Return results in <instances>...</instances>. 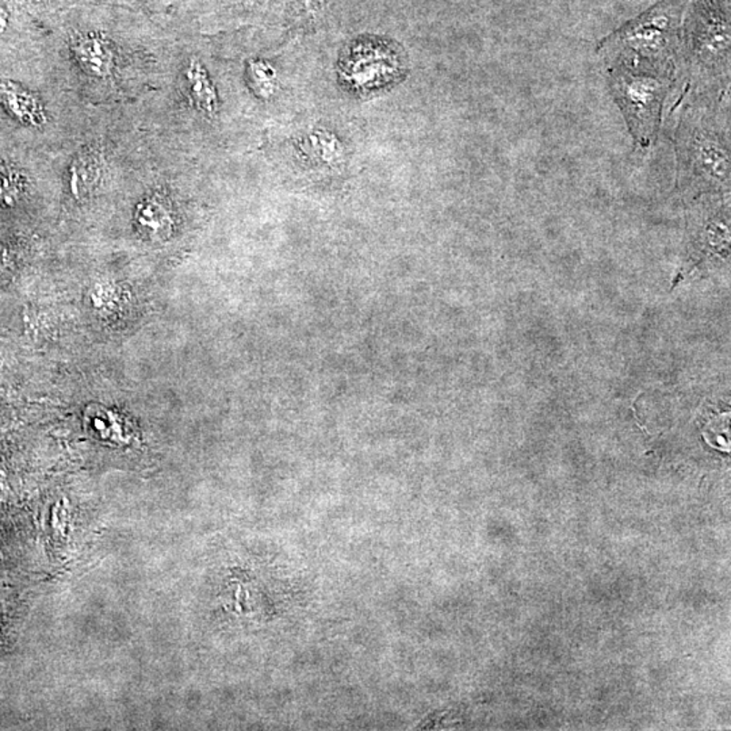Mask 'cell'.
I'll use <instances>...</instances> for the list:
<instances>
[{"mask_svg":"<svg viewBox=\"0 0 731 731\" xmlns=\"http://www.w3.org/2000/svg\"><path fill=\"white\" fill-rule=\"evenodd\" d=\"M673 148L676 181L691 194L726 193L730 188V95H681Z\"/></svg>","mask_w":731,"mask_h":731,"instance_id":"6da1fadb","label":"cell"},{"mask_svg":"<svg viewBox=\"0 0 731 731\" xmlns=\"http://www.w3.org/2000/svg\"><path fill=\"white\" fill-rule=\"evenodd\" d=\"M689 0H660L597 44L606 68L677 80L681 27Z\"/></svg>","mask_w":731,"mask_h":731,"instance_id":"7a4b0ae2","label":"cell"},{"mask_svg":"<svg viewBox=\"0 0 731 731\" xmlns=\"http://www.w3.org/2000/svg\"><path fill=\"white\" fill-rule=\"evenodd\" d=\"M730 0H689L681 27V95H730Z\"/></svg>","mask_w":731,"mask_h":731,"instance_id":"3957f363","label":"cell"},{"mask_svg":"<svg viewBox=\"0 0 731 731\" xmlns=\"http://www.w3.org/2000/svg\"><path fill=\"white\" fill-rule=\"evenodd\" d=\"M606 69L609 93L625 118L634 146L647 151L660 135L664 106L676 80L620 68Z\"/></svg>","mask_w":731,"mask_h":731,"instance_id":"277c9868","label":"cell"},{"mask_svg":"<svg viewBox=\"0 0 731 731\" xmlns=\"http://www.w3.org/2000/svg\"><path fill=\"white\" fill-rule=\"evenodd\" d=\"M336 135L332 130L317 127L297 138L293 143L292 159H289L293 171H315L323 175L345 171L350 152Z\"/></svg>","mask_w":731,"mask_h":731,"instance_id":"5b68a950","label":"cell"},{"mask_svg":"<svg viewBox=\"0 0 731 731\" xmlns=\"http://www.w3.org/2000/svg\"><path fill=\"white\" fill-rule=\"evenodd\" d=\"M0 104L16 121L27 126H41L45 122L40 101L18 85L0 83Z\"/></svg>","mask_w":731,"mask_h":731,"instance_id":"8992f818","label":"cell"},{"mask_svg":"<svg viewBox=\"0 0 731 731\" xmlns=\"http://www.w3.org/2000/svg\"><path fill=\"white\" fill-rule=\"evenodd\" d=\"M75 59L87 74L105 77L115 68V54L109 43L98 35H85L74 45Z\"/></svg>","mask_w":731,"mask_h":731,"instance_id":"52a82bcc","label":"cell"},{"mask_svg":"<svg viewBox=\"0 0 731 731\" xmlns=\"http://www.w3.org/2000/svg\"><path fill=\"white\" fill-rule=\"evenodd\" d=\"M135 225L146 239L160 242L167 239L173 229L170 210L159 199H145L135 210Z\"/></svg>","mask_w":731,"mask_h":731,"instance_id":"ba28073f","label":"cell"},{"mask_svg":"<svg viewBox=\"0 0 731 731\" xmlns=\"http://www.w3.org/2000/svg\"><path fill=\"white\" fill-rule=\"evenodd\" d=\"M185 79L191 101L194 102L196 109L206 115H215V109H217V95H215V85L207 76L204 65L199 61H191L185 68Z\"/></svg>","mask_w":731,"mask_h":731,"instance_id":"9c48e42d","label":"cell"},{"mask_svg":"<svg viewBox=\"0 0 731 731\" xmlns=\"http://www.w3.org/2000/svg\"><path fill=\"white\" fill-rule=\"evenodd\" d=\"M101 162L94 152H83L69 167V188L77 198L87 195L98 185Z\"/></svg>","mask_w":731,"mask_h":731,"instance_id":"30bf717a","label":"cell"},{"mask_svg":"<svg viewBox=\"0 0 731 731\" xmlns=\"http://www.w3.org/2000/svg\"><path fill=\"white\" fill-rule=\"evenodd\" d=\"M21 194V182L18 174L11 168L0 167V204L11 206L18 201Z\"/></svg>","mask_w":731,"mask_h":731,"instance_id":"8fae6325","label":"cell"},{"mask_svg":"<svg viewBox=\"0 0 731 731\" xmlns=\"http://www.w3.org/2000/svg\"><path fill=\"white\" fill-rule=\"evenodd\" d=\"M249 72H251V80L257 94L268 96L271 85H273V72H271L270 66L263 63H254Z\"/></svg>","mask_w":731,"mask_h":731,"instance_id":"7c38bea8","label":"cell"},{"mask_svg":"<svg viewBox=\"0 0 731 731\" xmlns=\"http://www.w3.org/2000/svg\"><path fill=\"white\" fill-rule=\"evenodd\" d=\"M8 26V13L2 5H0V35L5 32Z\"/></svg>","mask_w":731,"mask_h":731,"instance_id":"4fadbf2b","label":"cell"},{"mask_svg":"<svg viewBox=\"0 0 731 731\" xmlns=\"http://www.w3.org/2000/svg\"><path fill=\"white\" fill-rule=\"evenodd\" d=\"M228 2H237V0H228Z\"/></svg>","mask_w":731,"mask_h":731,"instance_id":"5bb4252c","label":"cell"}]
</instances>
